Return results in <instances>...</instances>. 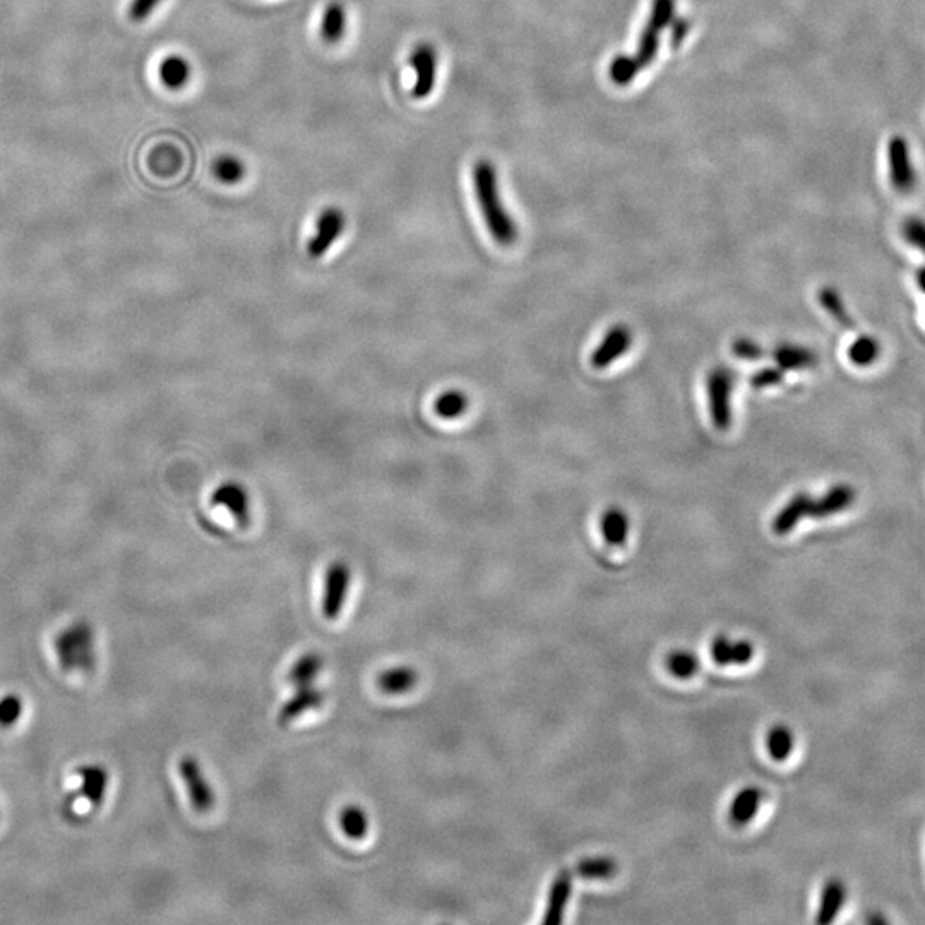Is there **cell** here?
<instances>
[{
    "label": "cell",
    "mask_w": 925,
    "mask_h": 925,
    "mask_svg": "<svg viewBox=\"0 0 925 925\" xmlns=\"http://www.w3.org/2000/svg\"><path fill=\"white\" fill-rule=\"evenodd\" d=\"M473 189L490 235L497 244L513 245L518 239V228L502 204L496 167L492 163L487 160L475 163Z\"/></svg>",
    "instance_id": "obj_1"
},
{
    "label": "cell",
    "mask_w": 925,
    "mask_h": 925,
    "mask_svg": "<svg viewBox=\"0 0 925 925\" xmlns=\"http://www.w3.org/2000/svg\"><path fill=\"white\" fill-rule=\"evenodd\" d=\"M60 667L66 672L88 670L95 665L93 631L86 622H78L62 631L55 643Z\"/></svg>",
    "instance_id": "obj_2"
},
{
    "label": "cell",
    "mask_w": 925,
    "mask_h": 925,
    "mask_svg": "<svg viewBox=\"0 0 925 925\" xmlns=\"http://www.w3.org/2000/svg\"><path fill=\"white\" fill-rule=\"evenodd\" d=\"M735 374L727 367H715L706 379L711 422L718 430H727L732 425V391Z\"/></svg>",
    "instance_id": "obj_3"
},
{
    "label": "cell",
    "mask_w": 925,
    "mask_h": 925,
    "mask_svg": "<svg viewBox=\"0 0 925 925\" xmlns=\"http://www.w3.org/2000/svg\"><path fill=\"white\" fill-rule=\"evenodd\" d=\"M352 583V571L345 562H333L324 574L323 610L324 619L335 621L347 603L348 590Z\"/></svg>",
    "instance_id": "obj_4"
},
{
    "label": "cell",
    "mask_w": 925,
    "mask_h": 925,
    "mask_svg": "<svg viewBox=\"0 0 925 925\" xmlns=\"http://www.w3.org/2000/svg\"><path fill=\"white\" fill-rule=\"evenodd\" d=\"M886 158H888L891 184L896 191L902 194L914 191L917 185V172H915L912 150H910L907 139L903 136H893L886 146Z\"/></svg>",
    "instance_id": "obj_5"
},
{
    "label": "cell",
    "mask_w": 925,
    "mask_h": 925,
    "mask_svg": "<svg viewBox=\"0 0 925 925\" xmlns=\"http://www.w3.org/2000/svg\"><path fill=\"white\" fill-rule=\"evenodd\" d=\"M179 771L189 800H191L192 809L199 814L211 811L216 804L215 790L211 787L208 778L204 776L197 759L184 756L180 759Z\"/></svg>",
    "instance_id": "obj_6"
},
{
    "label": "cell",
    "mask_w": 925,
    "mask_h": 925,
    "mask_svg": "<svg viewBox=\"0 0 925 925\" xmlns=\"http://www.w3.org/2000/svg\"><path fill=\"white\" fill-rule=\"evenodd\" d=\"M410 66L415 71L412 95L415 100H425L432 95L437 83V50L432 43H418L410 55Z\"/></svg>",
    "instance_id": "obj_7"
},
{
    "label": "cell",
    "mask_w": 925,
    "mask_h": 925,
    "mask_svg": "<svg viewBox=\"0 0 925 925\" xmlns=\"http://www.w3.org/2000/svg\"><path fill=\"white\" fill-rule=\"evenodd\" d=\"M345 225H347V216L340 208L329 206L323 209V213L317 218L316 232L307 244L309 256L312 259L323 257L333 247L341 233L345 232Z\"/></svg>",
    "instance_id": "obj_8"
},
{
    "label": "cell",
    "mask_w": 925,
    "mask_h": 925,
    "mask_svg": "<svg viewBox=\"0 0 925 925\" xmlns=\"http://www.w3.org/2000/svg\"><path fill=\"white\" fill-rule=\"evenodd\" d=\"M213 506H223L232 513L235 521L240 526H247L251 523V504L249 496L242 485L237 482H225L213 492L211 496Z\"/></svg>",
    "instance_id": "obj_9"
},
{
    "label": "cell",
    "mask_w": 925,
    "mask_h": 925,
    "mask_svg": "<svg viewBox=\"0 0 925 925\" xmlns=\"http://www.w3.org/2000/svg\"><path fill=\"white\" fill-rule=\"evenodd\" d=\"M323 703L324 693L319 687L314 686V684L312 686L297 687V691H295L292 698L281 706L280 713H278V723H280V727H287L307 711L321 708Z\"/></svg>",
    "instance_id": "obj_10"
},
{
    "label": "cell",
    "mask_w": 925,
    "mask_h": 925,
    "mask_svg": "<svg viewBox=\"0 0 925 925\" xmlns=\"http://www.w3.org/2000/svg\"><path fill=\"white\" fill-rule=\"evenodd\" d=\"M631 343H633L631 331L626 326H614L591 355V365L595 369L609 367L614 360L621 359L622 355L627 352V348L631 347Z\"/></svg>",
    "instance_id": "obj_11"
},
{
    "label": "cell",
    "mask_w": 925,
    "mask_h": 925,
    "mask_svg": "<svg viewBox=\"0 0 925 925\" xmlns=\"http://www.w3.org/2000/svg\"><path fill=\"white\" fill-rule=\"evenodd\" d=\"M674 11V0H657L655 4V9H653V16H651L650 23H648V28H646V33H643V42H641V50H639L638 62H636V71L639 67L646 66L648 60L653 59V55L657 52V38H660V31L663 30V26L667 23L669 19L670 12Z\"/></svg>",
    "instance_id": "obj_12"
},
{
    "label": "cell",
    "mask_w": 925,
    "mask_h": 925,
    "mask_svg": "<svg viewBox=\"0 0 925 925\" xmlns=\"http://www.w3.org/2000/svg\"><path fill=\"white\" fill-rule=\"evenodd\" d=\"M855 501V492L848 485L831 487L821 499H812L809 518H830L850 508Z\"/></svg>",
    "instance_id": "obj_13"
},
{
    "label": "cell",
    "mask_w": 925,
    "mask_h": 925,
    "mask_svg": "<svg viewBox=\"0 0 925 925\" xmlns=\"http://www.w3.org/2000/svg\"><path fill=\"white\" fill-rule=\"evenodd\" d=\"M811 501L812 497L807 496L804 492L792 497L787 506L776 514L775 521H773V532L776 535H787V533L792 532L800 521L804 520V518H809Z\"/></svg>",
    "instance_id": "obj_14"
},
{
    "label": "cell",
    "mask_w": 925,
    "mask_h": 925,
    "mask_svg": "<svg viewBox=\"0 0 925 925\" xmlns=\"http://www.w3.org/2000/svg\"><path fill=\"white\" fill-rule=\"evenodd\" d=\"M417 684V670L413 669V667H406V665L384 670V672L377 675L379 691L388 694V696H401V694L410 693Z\"/></svg>",
    "instance_id": "obj_15"
},
{
    "label": "cell",
    "mask_w": 925,
    "mask_h": 925,
    "mask_svg": "<svg viewBox=\"0 0 925 925\" xmlns=\"http://www.w3.org/2000/svg\"><path fill=\"white\" fill-rule=\"evenodd\" d=\"M571 888H573V881H571L569 872H561L554 879L552 888H550L547 912H545L544 917L545 925L561 924L567 903H569V896H571Z\"/></svg>",
    "instance_id": "obj_16"
},
{
    "label": "cell",
    "mask_w": 925,
    "mask_h": 925,
    "mask_svg": "<svg viewBox=\"0 0 925 925\" xmlns=\"http://www.w3.org/2000/svg\"><path fill=\"white\" fill-rule=\"evenodd\" d=\"M81 778V795L91 807L102 804L108 787V773L102 766H83L78 770Z\"/></svg>",
    "instance_id": "obj_17"
},
{
    "label": "cell",
    "mask_w": 925,
    "mask_h": 925,
    "mask_svg": "<svg viewBox=\"0 0 925 925\" xmlns=\"http://www.w3.org/2000/svg\"><path fill=\"white\" fill-rule=\"evenodd\" d=\"M711 657L718 665H746L754 657V648L747 641L734 643L727 638H717L711 645Z\"/></svg>",
    "instance_id": "obj_18"
},
{
    "label": "cell",
    "mask_w": 925,
    "mask_h": 925,
    "mask_svg": "<svg viewBox=\"0 0 925 925\" xmlns=\"http://www.w3.org/2000/svg\"><path fill=\"white\" fill-rule=\"evenodd\" d=\"M192 67L189 60L179 54L167 55L158 66V76L168 90L177 91L184 88L191 79Z\"/></svg>",
    "instance_id": "obj_19"
},
{
    "label": "cell",
    "mask_w": 925,
    "mask_h": 925,
    "mask_svg": "<svg viewBox=\"0 0 925 925\" xmlns=\"http://www.w3.org/2000/svg\"><path fill=\"white\" fill-rule=\"evenodd\" d=\"M845 898H847V890H845V884L840 881V879H831L824 886L823 895H821V903H819V912L818 917H816V922L818 924H831L833 920L838 917L840 910H842L843 903H845Z\"/></svg>",
    "instance_id": "obj_20"
},
{
    "label": "cell",
    "mask_w": 925,
    "mask_h": 925,
    "mask_svg": "<svg viewBox=\"0 0 925 925\" xmlns=\"http://www.w3.org/2000/svg\"><path fill=\"white\" fill-rule=\"evenodd\" d=\"M773 357L782 370L812 369L818 364V355L812 350L797 347V345H788V343L776 347Z\"/></svg>",
    "instance_id": "obj_21"
},
{
    "label": "cell",
    "mask_w": 925,
    "mask_h": 925,
    "mask_svg": "<svg viewBox=\"0 0 925 925\" xmlns=\"http://www.w3.org/2000/svg\"><path fill=\"white\" fill-rule=\"evenodd\" d=\"M347 9L341 2H329L321 19V36L326 43H338L347 33Z\"/></svg>",
    "instance_id": "obj_22"
},
{
    "label": "cell",
    "mask_w": 925,
    "mask_h": 925,
    "mask_svg": "<svg viewBox=\"0 0 925 925\" xmlns=\"http://www.w3.org/2000/svg\"><path fill=\"white\" fill-rule=\"evenodd\" d=\"M324 660L317 653H305L302 657L293 663L292 669L288 672V682L295 689L297 687L312 686L316 681L321 670H323Z\"/></svg>",
    "instance_id": "obj_23"
},
{
    "label": "cell",
    "mask_w": 925,
    "mask_h": 925,
    "mask_svg": "<svg viewBox=\"0 0 925 925\" xmlns=\"http://www.w3.org/2000/svg\"><path fill=\"white\" fill-rule=\"evenodd\" d=\"M761 790L756 787H747L744 790H740L739 794L735 795L734 802L730 806V819L732 823L735 824H747L751 821L756 812H758L759 804H761Z\"/></svg>",
    "instance_id": "obj_24"
},
{
    "label": "cell",
    "mask_w": 925,
    "mask_h": 925,
    "mask_svg": "<svg viewBox=\"0 0 925 925\" xmlns=\"http://www.w3.org/2000/svg\"><path fill=\"white\" fill-rule=\"evenodd\" d=\"M600 528H602L607 544L621 547L626 542L627 533H629L626 513L619 508L607 509L600 520Z\"/></svg>",
    "instance_id": "obj_25"
},
{
    "label": "cell",
    "mask_w": 925,
    "mask_h": 925,
    "mask_svg": "<svg viewBox=\"0 0 925 925\" xmlns=\"http://www.w3.org/2000/svg\"><path fill=\"white\" fill-rule=\"evenodd\" d=\"M340 830L350 840H362L369 833V818L367 812L360 806H347L341 809L338 816Z\"/></svg>",
    "instance_id": "obj_26"
},
{
    "label": "cell",
    "mask_w": 925,
    "mask_h": 925,
    "mask_svg": "<svg viewBox=\"0 0 925 925\" xmlns=\"http://www.w3.org/2000/svg\"><path fill=\"white\" fill-rule=\"evenodd\" d=\"M879 353L881 348L878 341L871 336H860L848 348V359L857 367H869L879 359Z\"/></svg>",
    "instance_id": "obj_27"
},
{
    "label": "cell",
    "mask_w": 925,
    "mask_h": 925,
    "mask_svg": "<svg viewBox=\"0 0 925 925\" xmlns=\"http://www.w3.org/2000/svg\"><path fill=\"white\" fill-rule=\"evenodd\" d=\"M819 304L823 305L824 311L828 312L836 323L842 324L843 328L854 329L855 324L852 321V317L848 316L847 309H845V304H843L842 297L840 293L833 290V288H823L819 292Z\"/></svg>",
    "instance_id": "obj_28"
},
{
    "label": "cell",
    "mask_w": 925,
    "mask_h": 925,
    "mask_svg": "<svg viewBox=\"0 0 925 925\" xmlns=\"http://www.w3.org/2000/svg\"><path fill=\"white\" fill-rule=\"evenodd\" d=\"M766 746H768L771 758L776 761H785L794 751V735L787 727L776 725L768 734Z\"/></svg>",
    "instance_id": "obj_29"
},
{
    "label": "cell",
    "mask_w": 925,
    "mask_h": 925,
    "mask_svg": "<svg viewBox=\"0 0 925 925\" xmlns=\"http://www.w3.org/2000/svg\"><path fill=\"white\" fill-rule=\"evenodd\" d=\"M434 410L439 417L453 420V418L461 417L468 410V398L465 393L456 391V389L448 391L437 398Z\"/></svg>",
    "instance_id": "obj_30"
},
{
    "label": "cell",
    "mask_w": 925,
    "mask_h": 925,
    "mask_svg": "<svg viewBox=\"0 0 925 925\" xmlns=\"http://www.w3.org/2000/svg\"><path fill=\"white\" fill-rule=\"evenodd\" d=\"M213 174L223 184H237L245 177L244 163L237 156L221 155L213 163Z\"/></svg>",
    "instance_id": "obj_31"
},
{
    "label": "cell",
    "mask_w": 925,
    "mask_h": 925,
    "mask_svg": "<svg viewBox=\"0 0 925 925\" xmlns=\"http://www.w3.org/2000/svg\"><path fill=\"white\" fill-rule=\"evenodd\" d=\"M615 872L617 864L612 859H588L576 866V874L585 879H609Z\"/></svg>",
    "instance_id": "obj_32"
},
{
    "label": "cell",
    "mask_w": 925,
    "mask_h": 925,
    "mask_svg": "<svg viewBox=\"0 0 925 925\" xmlns=\"http://www.w3.org/2000/svg\"><path fill=\"white\" fill-rule=\"evenodd\" d=\"M667 669L679 679H689L698 672V658L689 651H675L667 657Z\"/></svg>",
    "instance_id": "obj_33"
},
{
    "label": "cell",
    "mask_w": 925,
    "mask_h": 925,
    "mask_svg": "<svg viewBox=\"0 0 925 925\" xmlns=\"http://www.w3.org/2000/svg\"><path fill=\"white\" fill-rule=\"evenodd\" d=\"M23 715V701L16 694H7L0 699V727L9 729L18 723Z\"/></svg>",
    "instance_id": "obj_34"
},
{
    "label": "cell",
    "mask_w": 925,
    "mask_h": 925,
    "mask_svg": "<svg viewBox=\"0 0 925 925\" xmlns=\"http://www.w3.org/2000/svg\"><path fill=\"white\" fill-rule=\"evenodd\" d=\"M902 233L908 244L925 254V220L917 216L908 218L907 221H903Z\"/></svg>",
    "instance_id": "obj_35"
},
{
    "label": "cell",
    "mask_w": 925,
    "mask_h": 925,
    "mask_svg": "<svg viewBox=\"0 0 925 925\" xmlns=\"http://www.w3.org/2000/svg\"><path fill=\"white\" fill-rule=\"evenodd\" d=\"M160 2L162 0H131L129 18L134 23H143L156 11V7L160 6Z\"/></svg>",
    "instance_id": "obj_36"
},
{
    "label": "cell",
    "mask_w": 925,
    "mask_h": 925,
    "mask_svg": "<svg viewBox=\"0 0 925 925\" xmlns=\"http://www.w3.org/2000/svg\"><path fill=\"white\" fill-rule=\"evenodd\" d=\"M732 352H734L735 357L742 360H758L763 357V348L759 347L756 341L749 340V338L735 340Z\"/></svg>",
    "instance_id": "obj_37"
},
{
    "label": "cell",
    "mask_w": 925,
    "mask_h": 925,
    "mask_svg": "<svg viewBox=\"0 0 925 925\" xmlns=\"http://www.w3.org/2000/svg\"><path fill=\"white\" fill-rule=\"evenodd\" d=\"M782 381L783 370L780 367L778 369L768 367V369L759 370L758 374L751 377V386L756 389L770 388V386L780 384Z\"/></svg>",
    "instance_id": "obj_38"
},
{
    "label": "cell",
    "mask_w": 925,
    "mask_h": 925,
    "mask_svg": "<svg viewBox=\"0 0 925 925\" xmlns=\"http://www.w3.org/2000/svg\"><path fill=\"white\" fill-rule=\"evenodd\" d=\"M917 285H919L920 290L925 293V266L917 271Z\"/></svg>",
    "instance_id": "obj_39"
}]
</instances>
